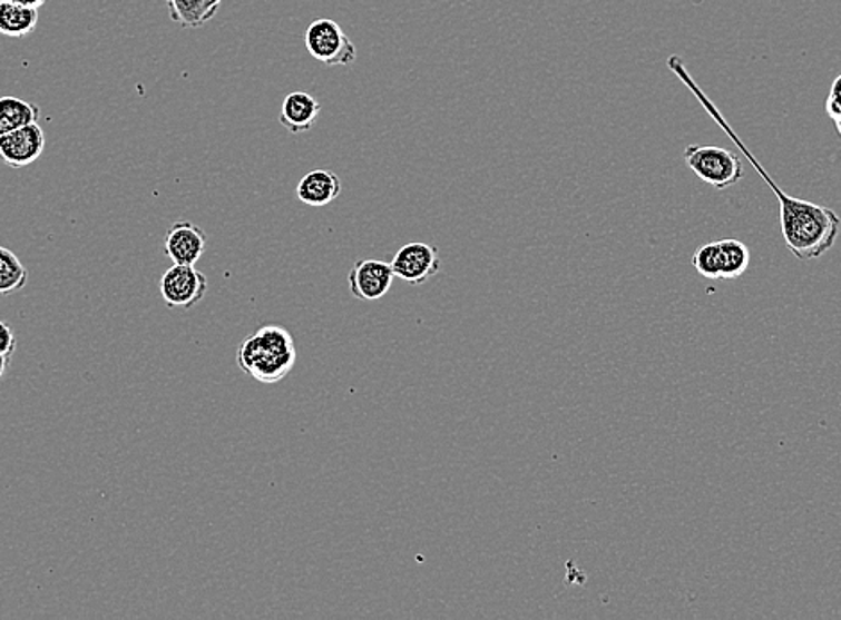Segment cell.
Segmentation results:
<instances>
[{"label":"cell","instance_id":"1","mask_svg":"<svg viewBox=\"0 0 841 620\" xmlns=\"http://www.w3.org/2000/svg\"><path fill=\"white\" fill-rule=\"evenodd\" d=\"M696 100L713 118L716 126L731 138L740 152L751 161L752 167L760 173L763 181L778 197L782 240L786 244L788 250L799 262H813V259L822 258L823 254L829 253L834 247L838 236H840L841 218L838 217L837 211L820 206V204L810 203V200L796 199V197L788 195L786 191H782L778 183L773 181L772 176L764 170L763 165L752 155L751 149L745 146V141L734 131L733 126L720 114V109L716 108L713 100L705 96L704 91L696 94Z\"/></svg>","mask_w":841,"mask_h":620},{"label":"cell","instance_id":"5","mask_svg":"<svg viewBox=\"0 0 841 620\" xmlns=\"http://www.w3.org/2000/svg\"><path fill=\"white\" fill-rule=\"evenodd\" d=\"M208 279L196 265H173L159 279V294L168 308L190 309L205 299Z\"/></svg>","mask_w":841,"mask_h":620},{"label":"cell","instance_id":"14","mask_svg":"<svg viewBox=\"0 0 841 620\" xmlns=\"http://www.w3.org/2000/svg\"><path fill=\"white\" fill-rule=\"evenodd\" d=\"M722 279H740L751 267V249L743 242L727 238L718 242Z\"/></svg>","mask_w":841,"mask_h":620},{"label":"cell","instance_id":"21","mask_svg":"<svg viewBox=\"0 0 841 620\" xmlns=\"http://www.w3.org/2000/svg\"><path fill=\"white\" fill-rule=\"evenodd\" d=\"M10 2H19V4L28 6V8L40 10L41 6L46 4L47 0H10Z\"/></svg>","mask_w":841,"mask_h":620},{"label":"cell","instance_id":"12","mask_svg":"<svg viewBox=\"0 0 841 620\" xmlns=\"http://www.w3.org/2000/svg\"><path fill=\"white\" fill-rule=\"evenodd\" d=\"M38 26V10L0 0V35L10 38L29 37Z\"/></svg>","mask_w":841,"mask_h":620},{"label":"cell","instance_id":"15","mask_svg":"<svg viewBox=\"0 0 841 620\" xmlns=\"http://www.w3.org/2000/svg\"><path fill=\"white\" fill-rule=\"evenodd\" d=\"M28 268L13 250L0 247V297L17 294L28 285Z\"/></svg>","mask_w":841,"mask_h":620},{"label":"cell","instance_id":"6","mask_svg":"<svg viewBox=\"0 0 841 620\" xmlns=\"http://www.w3.org/2000/svg\"><path fill=\"white\" fill-rule=\"evenodd\" d=\"M394 276L410 285H424L441 270L439 250L423 242H412L398 250L391 263Z\"/></svg>","mask_w":841,"mask_h":620},{"label":"cell","instance_id":"20","mask_svg":"<svg viewBox=\"0 0 841 620\" xmlns=\"http://www.w3.org/2000/svg\"><path fill=\"white\" fill-rule=\"evenodd\" d=\"M206 4V20L214 19L217 14L218 8L223 4V0H205Z\"/></svg>","mask_w":841,"mask_h":620},{"label":"cell","instance_id":"18","mask_svg":"<svg viewBox=\"0 0 841 620\" xmlns=\"http://www.w3.org/2000/svg\"><path fill=\"white\" fill-rule=\"evenodd\" d=\"M825 114L829 115L831 120L841 115V73L832 82L831 91H829L828 99H825Z\"/></svg>","mask_w":841,"mask_h":620},{"label":"cell","instance_id":"22","mask_svg":"<svg viewBox=\"0 0 841 620\" xmlns=\"http://www.w3.org/2000/svg\"><path fill=\"white\" fill-rule=\"evenodd\" d=\"M8 362H10V358H6V356H2V354H0V377L4 376L6 367H8Z\"/></svg>","mask_w":841,"mask_h":620},{"label":"cell","instance_id":"23","mask_svg":"<svg viewBox=\"0 0 841 620\" xmlns=\"http://www.w3.org/2000/svg\"><path fill=\"white\" fill-rule=\"evenodd\" d=\"M832 122H834V127H837L838 135L841 136V115H840V117L834 118V120H832Z\"/></svg>","mask_w":841,"mask_h":620},{"label":"cell","instance_id":"2","mask_svg":"<svg viewBox=\"0 0 841 620\" xmlns=\"http://www.w3.org/2000/svg\"><path fill=\"white\" fill-rule=\"evenodd\" d=\"M237 363L247 376L273 385L296 365V344L287 329L280 326L260 327L238 347Z\"/></svg>","mask_w":841,"mask_h":620},{"label":"cell","instance_id":"13","mask_svg":"<svg viewBox=\"0 0 841 620\" xmlns=\"http://www.w3.org/2000/svg\"><path fill=\"white\" fill-rule=\"evenodd\" d=\"M38 118H40V108L35 102H28L19 97H0V136L38 122Z\"/></svg>","mask_w":841,"mask_h":620},{"label":"cell","instance_id":"3","mask_svg":"<svg viewBox=\"0 0 841 620\" xmlns=\"http://www.w3.org/2000/svg\"><path fill=\"white\" fill-rule=\"evenodd\" d=\"M684 161L701 181L714 190H727L745 176L742 158L737 152L723 147L687 146Z\"/></svg>","mask_w":841,"mask_h":620},{"label":"cell","instance_id":"16","mask_svg":"<svg viewBox=\"0 0 841 620\" xmlns=\"http://www.w3.org/2000/svg\"><path fill=\"white\" fill-rule=\"evenodd\" d=\"M165 2H167L168 17L182 28L199 29L208 22L205 0H165Z\"/></svg>","mask_w":841,"mask_h":620},{"label":"cell","instance_id":"7","mask_svg":"<svg viewBox=\"0 0 841 620\" xmlns=\"http://www.w3.org/2000/svg\"><path fill=\"white\" fill-rule=\"evenodd\" d=\"M46 150V132L38 122L0 136V161L11 168L28 167Z\"/></svg>","mask_w":841,"mask_h":620},{"label":"cell","instance_id":"8","mask_svg":"<svg viewBox=\"0 0 841 620\" xmlns=\"http://www.w3.org/2000/svg\"><path fill=\"white\" fill-rule=\"evenodd\" d=\"M394 277L391 263L359 259L348 274V283L356 299L378 301L389 294Z\"/></svg>","mask_w":841,"mask_h":620},{"label":"cell","instance_id":"9","mask_svg":"<svg viewBox=\"0 0 841 620\" xmlns=\"http://www.w3.org/2000/svg\"><path fill=\"white\" fill-rule=\"evenodd\" d=\"M206 235L199 226L178 220L168 227L165 236V253L174 265H196L205 254Z\"/></svg>","mask_w":841,"mask_h":620},{"label":"cell","instance_id":"17","mask_svg":"<svg viewBox=\"0 0 841 620\" xmlns=\"http://www.w3.org/2000/svg\"><path fill=\"white\" fill-rule=\"evenodd\" d=\"M692 263L693 267L696 268V272H698L702 277H707V279H722L718 242L702 245L701 249H696V253L693 254Z\"/></svg>","mask_w":841,"mask_h":620},{"label":"cell","instance_id":"10","mask_svg":"<svg viewBox=\"0 0 841 620\" xmlns=\"http://www.w3.org/2000/svg\"><path fill=\"white\" fill-rule=\"evenodd\" d=\"M321 115V105L306 91H292L285 97L280 111V122L292 135L309 132L314 129Z\"/></svg>","mask_w":841,"mask_h":620},{"label":"cell","instance_id":"19","mask_svg":"<svg viewBox=\"0 0 841 620\" xmlns=\"http://www.w3.org/2000/svg\"><path fill=\"white\" fill-rule=\"evenodd\" d=\"M14 350H17V338H14L13 329L6 322L0 321V354L6 358H11Z\"/></svg>","mask_w":841,"mask_h":620},{"label":"cell","instance_id":"4","mask_svg":"<svg viewBox=\"0 0 841 620\" xmlns=\"http://www.w3.org/2000/svg\"><path fill=\"white\" fill-rule=\"evenodd\" d=\"M309 55L326 67H348L355 63L356 47L344 29L332 19H317L305 31Z\"/></svg>","mask_w":841,"mask_h":620},{"label":"cell","instance_id":"11","mask_svg":"<svg viewBox=\"0 0 841 620\" xmlns=\"http://www.w3.org/2000/svg\"><path fill=\"white\" fill-rule=\"evenodd\" d=\"M342 183L332 170H324V168H317L306 176L301 177L300 185H297V199L306 206L312 208H323L327 204H332L333 200L341 195Z\"/></svg>","mask_w":841,"mask_h":620}]
</instances>
